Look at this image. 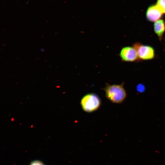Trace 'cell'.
<instances>
[{
	"instance_id": "ba28073f",
	"label": "cell",
	"mask_w": 165,
	"mask_h": 165,
	"mask_svg": "<svg viewBox=\"0 0 165 165\" xmlns=\"http://www.w3.org/2000/svg\"><path fill=\"white\" fill-rule=\"evenodd\" d=\"M30 165H45L41 161L39 160H34L32 161Z\"/></svg>"
},
{
	"instance_id": "3957f363",
	"label": "cell",
	"mask_w": 165,
	"mask_h": 165,
	"mask_svg": "<svg viewBox=\"0 0 165 165\" xmlns=\"http://www.w3.org/2000/svg\"><path fill=\"white\" fill-rule=\"evenodd\" d=\"M133 46L140 59L148 60L152 59L154 57V51L151 46L143 45L139 43H135Z\"/></svg>"
},
{
	"instance_id": "277c9868",
	"label": "cell",
	"mask_w": 165,
	"mask_h": 165,
	"mask_svg": "<svg viewBox=\"0 0 165 165\" xmlns=\"http://www.w3.org/2000/svg\"><path fill=\"white\" fill-rule=\"evenodd\" d=\"M119 55L122 60L124 61H134L138 58L136 50L134 47L130 46L123 48Z\"/></svg>"
},
{
	"instance_id": "6da1fadb",
	"label": "cell",
	"mask_w": 165,
	"mask_h": 165,
	"mask_svg": "<svg viewBox=\"0 0 165 165\" xmlns=\"http://www.w3.org/2000/svg\"><path fill=\"white\" fill-rule=\"evenodd\" d=\"M104 90L106 98L113 103H121L127 97V94L123 83L120 85L107 84Z\"/></svg>"
},
{
	"instance_id": "8992f818",
	"label": "cell",
	"mask_w": 165,
	"mask_h": 165,
	"mask_svg": "<svg viewBox=\"0 0 165 165\" xmlns=\"http://www.w3.org/2000/svg\"><path fill=\"white\" fill-rule=\"evenodd\" d=\"M154 26L155 33L161 39L165 31V23L164 20L161 19L156 21Z\"/></svg>"
},
{
	"instance_id": "7a4b0ae2",
	"label": "cell",
	"mask_w": 165,
	"mask_h": 165,
	"mask_svg": "<svg viewBox=\"0 0 165 165\" xmlns=\"http://www.w3.org/2000/svg\"><path fill=\"white\" fill-rule=\"evenodd\" d=\"M101 105L100 98L96 94L90 93L84 96L81 101V105L85 112H91L97 109Z\"/></svg>"
},
{
	"instance_id": "52a82bcc",
	"label": "cell",
	"mask_w": 165,
	"mask_h": 165,
	"mask_svg": "<svg viewBox=\"0 0 165 165\" xmlns=\"http://www.w3.org/2000/svg\"><path fill=\"white\" fill-rule=\"evenodd\" d=\"M156 5L163 13H165V0H158Z\"/></svg>"
},
{
	"instance_id": "5b68a950",
	"label": "cell",
	"mask_w": 165,
	"mask_h": 165,
	"mask_svg": "<svg viewBox=\"0 0 165 165\" xmlns=\"http://www.w3.org/2000/svg\"><path fill=\"white\" fill-rule=\"evenodd\" d=\"M163 13L156 5L150 6L147 10L146 16L147 19L152 22L156 21L161 17Z\"/></svg>"
}]
</instances>
